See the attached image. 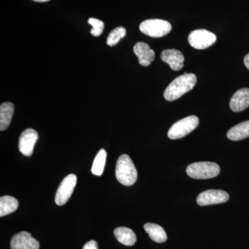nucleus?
I'll return each instance as SVG.
<instances>
[{
	"label": "nucleus",
	"instance_id": "obj_1",
	"mask_svg": "<svg viewBox=\"0 0 249 249\" xmlns=\"http://www.w3.org/2000/svg\"><path fill=\"white\" fill-rule=\"evenodd\" d=\"M196 83L194 73H184L177 77L165 89L163 96L168 101H174L193 89Z\"/></svg>",
	"mask_w": 249,
	"mask_h": 249
},
{
	"label": "nucleus",
	"instance_id": "obj_2",
	"mask_svg": "<svg viewBox=\"0 0 249 249\" xmlns=\"http://www.w3.org/2000/svg\"><path fill=\"white\" fill-rule=\"evenodd\" d=\"M137 174L135 165L127 155H122L118 159L116 167V178L125 186H130L137 181Z\"/></svg>",
	"mask_w": 249,
	"mask_h": 249
},
{
	"label": "nucleus",
	"instance_id": "obj_3",
	"mask_svg": "<svg viewBox=\"0 0 249 249\" xmlns=\"http://www.w3.org/2000/svg\"><path fill=\"white\" fill-rule=\"evenodd\" d=\"M186 173L196 179H208L216 178L220 173V167L213 162H196L188 165Z\"/></svg>",
	"mask_w": 249,
	"mask_h": 249
},
{
	"label": "nucleus",
	"instance_id": "obj_4",
	"mask_svg": "<svg viewBox=\"0 0 249 249\" xmlns=\"http://www.w3.org/2000/svg\"><path fill=\"white\" fill-rule=\"evenodd\" d=\"M199 121L197 116H189L175 123L168 131V137L175 140L183 138L195 130L199 125Z\"/></svg>",
	"mask_w": 249,
	"mask_h": 249
},
{
	"label": "nucleus",
	"instance_id": "obj_5",
	"mask_svg": "<svg viewBox=\"0 0 249 249\" xmlns=\"http://www.w3.org/2000/svg\"><path fill=\"white\" fill-rule=\"evenodd\" d=\"M142 34L152 37H163L172 29L171 24L166 20L160 19H150L143 21L139 26Z\"/></svg>",
	"mask_w": 249,
	"mask_h": 249
},
{
	"label": "nucleus",
	"instance_id": "obj_6",
	"mask_svg": "<svg viewBox=\"0 0 249 249\" xmlns=\"http://www.w3.org/2000/svg\"><path fill=\"white\" fill-rule=\"evenodd\" d=\"M216 40L217 37L213 33L206 29H196L192 31L188 37L190 45L196 49L209 48L213 45Z\"/></svg>",
	"mask_w": 249,
	"mask_h": 249
},
{
	"label": "nucleus",
	"instance_id": "obj_7",
	"mask_svg": "<svg viewBox=\"0 0 249 249\" xmlns=\"http://www.w3.org/2000/svg\"><path fill=\"white\" fill-rule=\"evenodd\" d=\"M76 182L77 178L76 175L73 174L67 175L66 178L62 180L58 187L56 194H55V204L58 206H62V205L66 204L74 191Z\"/></svg>",
	"mask_w": 249,
	"mask_h": 249
},
{
	"label": "nucleus",
	"instance_id": "obj_8",
	"mask_svg": "<svg viewBox=\"0 0 249 249\" xmlns=\"http://www.w3.org/2000/svg\"><path fill=\"white\" fill-rule=\"evenodd\" d=\"M229 195L222 190H208L202 192L196 198V203L201 206L223 204L229 201Z\"/></svg>",
	"mask_w": 249,
	"mask_h": 249
},
{
	"label": "nucleus",
	"instance_id": "obj_9",
	"mask_svg": "<svg viewBox=\"0 0 249 249\" xmlns=\"http://www.w3.org/2000/svg\"><path fill=\"white\" fill-rule=\"evenodd\" d=\"M38 139V134L34 129H27L21 134L19 139V150L23 155L30 157Z\"/></svg>",
	"mask_w": 249,
	"mask_h": 249
},
{
	"label": "nucleus",
	"instance_id": "obj_10",
	"mask_svg": "<svg viewBox=\"0 0 249 249\" xmlns=\"http://www.w3.org/2000/svg\"><path fill=\"white\" fill-rule=\"evenodd\" d=\"M40 244L29 232L22 231L16 234L11 241V249H39Z\"/></svg>",
	"mask_w": 249,
	"mask_h": 249
},
{
	"label": "nucleus",
	"instance_id": "obj_11",
	"mask_svg": "<svg viewBox=\"0 0 249 249\" xmlns=\"http://www.w3.org/2000/svg\"><path fill=\"white\" fill-rule=\"evenodd\" d=\"M162 61L166 62L173 71H179L183 67L184 56L177 49H165L160 54Z\"/></svg>",
	"mask_w": 249,
	"mask_h": 249
},
{
	"label": "nucleus",
	"instance_id": "obj_12",
	"mask_svg": "<svg viewBox=\"0 0 249 249\" xmlns=\"http://www.w3.org/2000/svg\"><path fill=\"white\" fill-rule=\"evenodd\" d=\"M134 52L138 57L139 64L142 66H150V64L155 60V52L145 42H137L134 46Z\"/></svg>",
	"mask_w": 249,
	"mask_h": 249
},
{
	"label": "nucleus",
	"instance_id": "obj_13",
	"mask_svg": "<svg viewBox=\"0 0 249 249\" xmlns=\"http://www.w3.org/2000/svg\"><path fill=\"white\" fill-rule=\"evenodd\" d=\"M249 107V89L242 88L237 90L230 101V107L235 112L244 111Z\"/></svg>",
	"mask_w": 249,
	"mask_h": 249
},
{
	"label": "nucleus",
	"instance_id": "obj_14",
	"mask_svg": "<svg viewBox=\"0 0 249 249\" xmlns=\"http://www.w3.org/2000/svg\"><path fill=\"white\" fill-rule=\"evenodd\" d=\"M227 137L231 141H240L249 137V121L236 124L227 132Z\"/></svg>",
	"mask_w": 249,
	"mask_h": 249
},
{
	"label": "nucleus",
	"instance_id": "obj_15",
	"mask_svg": "<svg viewBox=\"0 0 249 249\" xmlns=\"http://www.w3.org/2000/svg\"><path fill=\"white\" fill-rule=\"evenodd\" d=\"M114 235L117 240L124 245L131 247L137 242V236L133 231L128 228H116L114 231Z\"/></svg>",
	"mask_w": 249,
	"mask_h": 249
},
{
	"label": "nucleus",
	"instance_id": "obj_16",
	"mask_svg": "<svg viewBox=\"0 0 249 249\" xmlns=\"http://www.w3.org/2000/svg\"><path fill=\"white\" fill-rule=\"evenodd\" d=\"M14 113L13 103H3L0 106V130L4 131L9 127Z\"/></svg>",
	"mask_w": 249,
	"mask_h": 249
},
{
	"label": "nucleus",
	"instance_id": "obj_17",
	"mask_svg": "<svg viewBox=\"0 0 249 249\" xmlns=\"http://www.w3.org/2000/svg\"><path fill=\"white\" fill-rule=\"evenodd\" d=\"M144 229L154 242L157 243H163L166 242L168 238L166 232L164 229L158 224L147 223L144 225Z\"/></svg>",
	"mask_w": 249,
	"mask_h": 249
},
{
	"label": "nucleus",
	"instance_id": "obj_18",
	"mask_svg": "<svg viewBox=\"0 0 249 249\" xmlns=\"http://www.w3.org/2000/svg\"><path fill=\"white\" fill-rule=\"evenodd\" d=\"M19 203L16 198L11 196H3L0 198V217L13 213L18 209Z\"/></svg>",
	"mask_w": 249,
	"mask_h": 249
},
{
	"label": "nucleus",
	"instance_id": "obj_19",
	"mask_svg": "<svg viewBox=\"0 0 249 249\" xmlns=\"http://www.w3.org/2000/svg\"><path fill=\"white\" fill-rule=\"evenodd\" d=\"M106 157H107V152L104 149H101L93 160L92 168H91V173L93 175L96 176H101L102 175L105 165H106Z\"/></svg>",
	"mask_w": 249,
	"mask_h": 249
},
{
	"label": "nucleus",
	"instance_id": "obj_20",
	"mask_svg": "<svg viewBox=\"0 0 249 249\" xmlns=\"http://www.w3.org/2000/svg\"><path fill=\"white\" fill-rule=\"evenodd\" d=\"M126 36V29L123 27H116L111 31L107 39V45L109 47H114L119 43L121 39Z\"/></svg>",
	"mask_w": 249,
	"mask_h": 249
},
{
	"label": "nucleus",
	"instance_id": "obj_21",
	"mask_svg": "<svg viewBox=\"0 0 249 249\" xmlns=\"http://www.w3.org/2000/svg\"><path fill=\"white\" fill-rule=\"evenodd\" d=\"M88 23L93 27V29L91 30V35L94 37H98L103 34L104 30V23L103 21L96 18H91L88 19Z\"/></svg>",
	"mask_w": 249,
	"mask_h": 249
},
{
	"label": "nucleus",
	"instance_id": "obj_22",
	"mask_svg": "<svg viewBox=\"0 0 249 249\" xmlns=\"http://www.w3.org/2000/svg\"><path fill=\"white\" fill-rule=\"evenodd\" d=\"M83 249H98L97 242L94 240L89 241L85 244Z\"/></svg>",
	"mask_w": 249,
	"mask_h": 249
},
{
	"label": "nucleus",
	"instance_id": "obj_23",
	"mask_svg": "<svg viewBox=\"0 0 249 249\" xmlns=\"http://www.w3.org/2000/svg\"><path fill=\"white\" fill-rule=\"evenodd\" d=\"M244 63H245L246 67L249 70V53L246 55L245 59H244Z\"/></svg>",
	"mask_w": 249,
	"mask_h": 249
},
{
	"label": "nucleus",
	"instance_id": "obj_24",
	"mask_svg": "<svg viewBox=\"0 0 249 249\" xmlns=\"http://www.w3.org/2000/svg\"><path fill=\"white\" fill-rule=\"evenodd\" d=\"M33 1H37V2H46V1H50V0H33Z\"/></svg>",
	"mask_w": 249,
	"mask_h": 249
}]
</instances>
